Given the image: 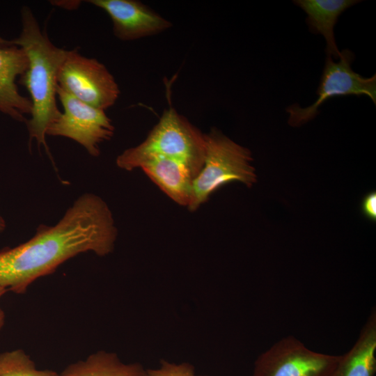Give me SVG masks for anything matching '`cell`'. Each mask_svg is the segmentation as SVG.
Returning a JSON list of instances; mask_svg holds the SVG:
<instances>
[{
    "mask_svg": "<svg viewBox=\"0 0 376 376\" xmlns=\"http://www.w3.org/2000/svg\"><path fill=\"white\" fill-rule=\"evenodd\" d=\"M116 237L107 203L95 194H84L56 225L40 226L29 240L0 251V286L23 294L36 280L78 254H109Z\"/></svg>",
    "mask_w": 376,
    "mask_h": 376,
    "instance_id": "obj_1",
    "label": "cell"
},
{
    "mask_svg": "<svg viewBox=\"0 0 376 376\" xmlns=\"http://www.w3.org/2000/svg\"><path fill=\"white\" fill-rule=\"evenodd\" d=\"M21 17L22 29L19 37L6 41L20 47L29 60V67L19 82L31 96V116L26 121L29 141L35 139L50 156L46 131L61 113L56 104L57 76L68 50L50 41L29 7L22 8Z\"/></svg>",
    "mask_w": 376,
    "mask_h": 376,
    "instance_id": "obj_2",
    "label": "cell"
},
{
    "mask_svg": "<svg viewBox=\"0 0 376 376\" xmlns=\"http://www.w3.org/2000/svg\"><path fill=\"white\" fill-rule=\"evenodd\" d=\"M205 150V134L170 108L164 111L141 143L118 156L116 164L132 171L150 157H164L184 162L196 178L203 167Z\"/></svg>",
    "mask_w": 376,
    "mask_h": 376,
    "instance_id": "obj_3",
    "label": "cell"
},
{
    "mask_svg": "<svg viewBox=\"0 0 376 376\" xmlns=\"http://www.w3.org/2000/svg\"><path fill=\"white\" fill-rule=\"evenodd\" d=\"M205 150L203 167L193 180L187 206L196 210L210 196L223 185L238 181L251 187L257 175L251 166V151L214 130L205 134Z\"/></svg>",
    "mask_w": 376,
    "mask_h": 376,
    "instance_id": "obj_4",
    "label": "cell"
},
{
    "mask_svg": "<svg viewBox=\"0 0 376 376\" xmlns=\"http://www.w3.org/2000/svg\"><path fill=\"white\" fill-rule=\"evenodd\" d=\"M57 82L72 96L104 111L115 104L120 94L118 84L105 65L81 55L77 49L68 50Z\"/></svg>",
    "mask_w": 376,
    "mask_h": 376,
    "instance_id": "obj_5",
    "label": "cell"
},
{
    "mask_svg": "<svg viewBox=\"0 0 376 376\" xmlns=\"http://www.w3.org/2000/svg\"><path fill=\"white\" fill-rule=\"evenodd\" d=\"M354 58V54L347 49L340 52L338 62L327 56L316 101L305 108L294 104L286 109L291 126L298 127L313 120L319 113V107L334 97L365 95L376 104V75L364 77L355 72L351 67Z\"/></svg>",
    "mask_w": 376,
    "mask_h": 376,
    "instance_id": "obj_6",
    "label": "cell"
},
{
    "mask_svg": "<svg viewBox=\"0 0 376 376\" xmlns=\"http://www.w3.org/2000/svg\"><path fill=\"white\" fill-rule=\"evenodd\" d=\"M57 97L63 112L48 127L46 135L71 139L91 155H99L100 144L109 140L114 133L111 119L104 110L79 100L58 86Z\"/></svg>",
    "mask_w": 376,
    "mask_h": 376,
    "instance_id": "obj_7",
    "label": "cell"
},
{
    "mask_svg": "<svg viewBox=\"0 0 376 376\" xmlns=\"http://www.w3.org/2000/svg\"><path fill=\"white\" fill-rule=\"evenodd\" d=\"M340 358L314 352L288 336L258 356L253 376H330Z\"/></svg>",
    "mask_w": 376,
    "mask_h": 376,
    "instance_id": "obj_8",
    "label": "cell"
},
{
    "mask_svg": "<svg viewBox=\"0 0 376 376\" xmlns=\"http://www.w3.org/2000/svg\"><path fill=\"white\" fill-rule=\"evenodd\" d=\"M104 10L113 23L115 36L132 40L159 33L171 26L167 19L134 0H89Z\"/></svg>",
    "mask_w": 376,
    "mask_h": 376,
    "instance_id": "obj_9",
    "label": "cell"
},
{
    "mask_svg": "<svg viewBox=\"0 0 376 376\" xmlns=\"http://www.w3.org/2000/svg\"><path fill=\"white\" fill-rule=\"evenodd\" d=\"M29 67V60L19 46L9 44L0 36V111L18 121H25L24 114H30V99L22 95L16 79Z\"/></svg>",
    "mask_w": 376,
    "mask_h": 376,
    "instance_id": "obj_10",
    "label": "cell"
},
{
    "mask_svg": "<svg viewBox=\"0 0 376 376\" xmlns=\"http://www.w3.org/2000/svg\"><path fill=\"white\" fill-rule=\"evenodd\" d=\"M148 178L176 203L188 206L195 176L184 162L164 157H152L139 166Z\"/></svg>",
    "mask_w": 376,
    "mask_h": 376,
    "instance_id": "obj_11",
    "label": "cell"
},
{
    "mask_svg": "<svg viewBox=\"0 0 376 376\" xmlns=\"http://www.w3.org/2000/svg\"><path fill=\"white\" fill-rule=\"evenodd\" d=\"M293 2L306 13V22L310 31L324 36L327 43V56L339 59L340 52L334 37L335 25L343 12L361 1L296 0Z\"/></svg>",
    "mask_w": 376,
    "mask_h": 376,
    "instance_id": "obj_12",
    "label": "cell"
},
{
    "mask_svg": "<svg viewBox=\"0 0 376 376\" xmlns=\"http://www.w3.org/2000/svg\"><path fill=\"white\" fill-rule=\"evenodd\" d=\"M376 312L374 308L352 347L340 358L330 376H374L376 370Z\"/></svg>",
    "mask_w": 376,
    "mask_h": 376,
    "instance_id": "obj_13",
    "label": "cell"
},
{
    "mask_svg": "<svg viewBox=\"0 0 376 376\" xmlns=\"http://www.w3.org/2000/svg\"><path fill=\"white\" fill-rule=\"evenodd\" d=\"M146 371L138 362L125 363L115 352L99 350L70 363L58 376H145Z\"/></svg>",
    "mask_w": 376,
    "mask_h": 376,
    "instance_id": "obj_14",
    "label": "cell"
},
{
    "mask_svg": "<svg viewBox=\"0 0 376 376\" xmlns=\"http://www.w3.org/2000/svg\"><path fill=\"white\" fill-rule=\"evenodd\" d=\"M0 376H58L52 370H39L23 350L0 353Z\"/></svg>",
    "mask_w": 376,
    "mask_h": 376,
    "instance_id": "obj_15",
    "label": "cell"
},
{
    "mask_svg": "<svg viewBox=\"0 0 376 376\" xmlns=\"http://www.w3.org/2000/svg\"><path fill=\"white\" fill-rule=\"evenodd\" d=\"M145 376H207L197 375L195 367L188 362L174 363L165 359L158 367L146 369Z\"/></svg>",
    "mask_w": 376,
    "mask_h": 376,
    "instance_id": "obj_16",
    "label": "cell"
},
{
    "mask_svg": "<svg viewBox=\"0 0 376 376\" xmlns=\"http://www.w3.org/2000/svg\"><path fill=\"white\" fill-rule=\"evenodd\" d=\"M361 211L365 217L371 221L376 220V194L371 191L366 194L361 203Z\"/></svg>",
    "mask_w": 376,
    "mask_h": 376,
    "instance_id": "obj_17",
    "label": "cell"
},
{
    "mask_svg": "<svg viewBox=\"0 0 376 376\" xmlns=\"http://www.w3.org/2000/svg\"><path fill=\"white\" fill-rule=\"evenodd\" d=\"M8 291L0 286V299ZM5 323V313L3 310L0 306V330L3 328Z\"/></svg>",
    "mask_w": 376,
    "mask_h": 376,
    "instance_id": "obj_18",
    "label": "cell"
},
{
    "mask_svg": "<svg viewBox=\"0 0 376 376\" xmlns=\"http://www.w3.org/2000/svg\"><path fill=\"white\" fill-rule=\"evenodd\" d=\"M6 227L5 221L0 215V232L3 231Z\"/></svg>",
    "mask_w": 376,
    "mask_h": 376,
    "instance_id": "obj_19",
    "label": "cell"
}]
</instances>
